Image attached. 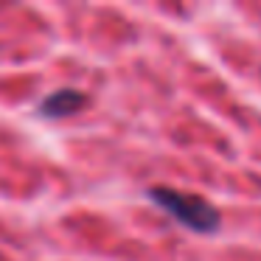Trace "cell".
I'll use <instances>...</instances> for the list:
<instances>
[{
	"mask_svg": "<svg viewBox=\"0 0 261 261\" xmlns=\"http://www.w3.org/2000/svg\"><path fill=\"white\" fill-rule=\"evenodd\" d=\"M149 197L154 199L158 208L171 214L180 225L191 227L197 233H214L219 227V214L208 199L197 197V194L174 191V188H152Z\"/></svg>",
	"mask_w": 261,
	"mask_h": 261,
	"instance_id": "cell-1",
	"label": "cell"
},
{
	"mask_svg": "<svg viewBox=\"0 0 261 261\" xmlns=\"http://www.w3.org/2000/svg\"><path fill=\"white\" fill-rule=\"evenodd\" d=\"M85 93L79 90H57L40 104V113L45 118H65V115H73L85 107Z\"/></svg>",
	"mask_w": 261,
	"mask_h": 261,
	"instance_id": "cell-2",
	"label": "cell"
}]
</instances>
